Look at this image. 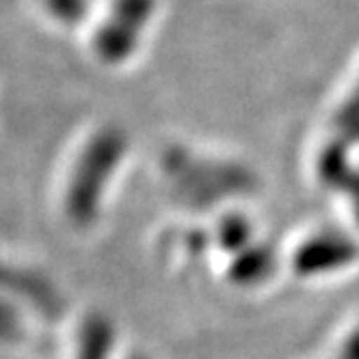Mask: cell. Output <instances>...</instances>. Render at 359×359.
I'll return each mask as SVG.
<instances>
[{"label": "cell", "instance_id": "obj_1", "mask_svg": "<svg viewBox=\"0 0 359 359\" xmlns=\"http://www.w3.org/2000/svg\"><path fill=\"white\" fill-rule=\"evenodd\" d=\"M111 342V327H107L104 320H89L83 327L76 359H109Z\"/></svg>", "mask_w": 359, "mask_h": 359}]
</instances>
